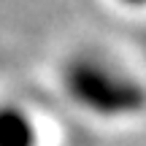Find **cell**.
<instances>
[{"label":"cell","instance_id":"6da1fadb","mask_svg":"<svg viewBox=\"0 0 146 146\" xmlns=\"http://www.w3.org/2000/svg\"><path fill=\"white\" fill-rule=\"evenodd\" d=\"M65 95L100 119H127L146 111V87L122 65L95 52L73 54L62 68Z\"/></svg>","mask_w":146,"mask_h":146},{"label":"cell","instance_id":"7a4b0ae2","mask_svg":"<svg viewBox=\"0 0 146 146\" xmlns=\"http://www.w3.org/2000/svg\"><path fill=\"white\" fill-rule=\"evenodd\" d=\"M0 146H35V127L25 111L14 106L0 111Z\"/></svg>","mask_w":146,"mask_h":146},{"label":"cell","instance_id":"3957f363","mask_svg":"<svg viewBox=\"0 0 146 146\" xmlns=\"http://www.w3.org/2000/svg\"><path fill=\"white\" fill-rule=\"evenodd\" d=\"M125 3H130V5H143L146 0H125Z\"/></svg>","mask_w":146,"mask_h":146}]
</instances>
